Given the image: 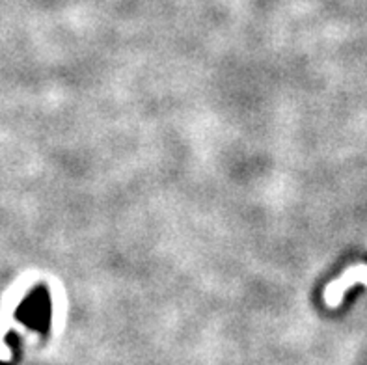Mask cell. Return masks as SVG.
Returning <instances> with one entry per match:
<instances>
[{
	"instance_id": "cell-1",
	"label": "cell",
	"mask_w": 367,
	"mask_h": 365,
	"mask_svg": "<svg viewBox=\"0 0 367 365\" xmlns=\"http://www.w3.org/2000/svg\"><path fill=\"white\" fill-rule=\"evenodd\" d=\"M355 283H364L367 285V265H355L345 270V274L340 280L329 283V287L324 291V302L329 308H337L343 300V295L348 287H353Z\"/></svg>"
}]
</instances>
